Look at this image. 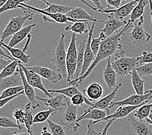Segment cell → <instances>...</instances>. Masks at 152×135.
<instances>
[{
    "instance_id": "cell-22",
    "label": "cell",
    "mask_w": 152,
    "mask_h": 135,
    "mask_svg": "<svg viewBox=\"0 0 152 135\" xmlns=\"http://www.w3.org/2000/svg\"><path fill=\"white\" fill-rule=\"evenodd\" d=\"M21 85H23V81L18 69L14 74L5 78H0V90L1 92H3V90L10 88V87Z\"/></svg>"
},
{
    "instance_id": "cell-33",
    "label": "cell",
    "mask_w": 152,
    "mask_h": 135,
    "mask_svg": "<svg viewBox=\"0 0 152 135\" xmlns=\"http://www.w3.org/2000/svg\"><path fill=\"white\" fill-rule=\"evenodd\" d=\"M73 8L74 7L71 6L58 5V4H55V3H50L49 5H48V8L44 9V10L45 11L50 13H53V14L61 13V14H66Z\"/></svg>"
},
{
    "instance_id": "cell-60",
    "label": "cell",
    "mask_w": 152,
    "mask_h": 135,
    "mask_svg": "<svg viewBox=\"0 0 152 135\" xmlns=\"http://www.w3.org/2000/svg\"><path fill=\"white\" fill-rule=\"evenodd\" d=\"M32 135H34V134H32Z\"/></svg>"
},
{
    "instance_id": "cell-55",
    "label": "cell",
    "mask_w": 152,
    "mask_h": 135,
    "mask_svg": "<svg viewBox=\"0 0 152 135\" xmlns=\"http://www.w3.org/2000/svg\"><path fill=\"white\" fill-rule=\"evenodd\" d=\"M8 1L9 0H0V6H1V7H3Z\"/></svg>"
},
{
    "instance_id": "cell-11",
    "label": "cell",
    "mask_w": 152,
    "mask_h": 135,
    "mask_svg": "<svg viewBox=\"0 0 152 135\" xmlns=\"http://www.w3.org/2000/svg\"><path fill=\"white\" fill-rule=\"evenodd\" d=\"M19 65L22 68L25 74V76H26L28 83H29L32 86H33L34 88L40 90L49 97L53 96V94L51 93H50L49 92V90L45 88L44 85H43L42 80V77L40 75L33 71L28 70L27 67H25L23 64L21 63V62L20 63Z\"/></svg>"
},
{
    "instance_id": "cell-30",
    "label": "cell",
    "mask_w": 152,
    "mask_h": 135,
    "mask_svg": "<svg viewBox=\"0 0 152 135\" xmlns=\"http://www.w3.org/2000/svg\"><path fill=\"white\" fill-rule=\"evenodd\" d=\"M87 44L86 40H83L79 44L78 47V60H77V68L76 71V74L75 76V79L78 78L80 76L83 64L84 61V53Z\"/></svg>"
},
{
    "instance_id": "cell-51",
    "label": "cell",
    "mask_w": 152,
    "mask_h": 135,
    "mask_svg": "<svg viewBox=\"0 0 152 135\" xmlns=\"http://www.w3.org/2000/svg\"><path fill=\"white\" fill-rule=\"evenodd\" d=\"M78 1H79L80 2H81L82 3H83V4H84L87 7H88L89 8H90L91 9L95 10V11L99 12V10H98V9L96 8V7H94V6L91 5V4H89V3L88 2H87V1H86V0H78Z\"/></svg>"
},
{
    "instance_id": "cell-34",
    "label": "cell",
    "mask_w": 152,
    "mask_h": 135,
    "mask_svg": "<svg viewBox=\"0 0 152 135\" xmlns=\"http://www.w3.org/2000/svg\"><path fill=\"white\" fill-rule=\"evenodd\" d=\"M57 113L58 112L52 108H49L48 110L39 112L34 116L33 123L34 124H35L44 122L45 121H47V120L49 119L50 116L56 115Z\"/></svg>"
},
{
    "instance_id": "cell-25",
    "label": "cell",
    "mask_w": 152,
    "mask_h": 135,
    "mask_svg": "<svg viewBox=\"0 0 152 135\" xmlns=\"http://www.w3.org/2000/svg\"><path fill=\"white\" fill-rule=\"evenodd\" d=\"M35 26L36 24H32L31 25H28L26 27H23L21 30L18 31L12 36V38L10 39L8 45L10 47H15L21 42H22L25 38L27 37L28 35L30 34V32L32 30V29Z\"/></svg>"
},
{
    "instance_id": "cell-4",
    "label": "cell",
    "mask_w": 152,
    "mask_h": 135,
    "mask_svg": "<svg viewBox=\"0 0 152 135\" xmlns=\"http://www.w3.org/2000/svg\"><path fill=\"white\" fill-rule=\"evenodd\" d=\"M77 33L73 32L69 45L67 49V81L70 83L75 79V76L77 68V60H78V49L77 47Z\"/></svg>"
},
{
    "instance_id": "cell-46",
    "label": "cell",
    "mask_w": 152,
    "mask_h": 135,
    "mask_svg": "<svg viewBox=\"0 0 152 135\" xmlns=\"http://www.w3.org/2000/svg\"><path fill=\"white\" fill-rule=\"evenodd\" d=\"M22 95H25V91L24 90L21 91V92L17 94L16 95H14V96H10V97H7V98H4V99H1V100H0V107H1V108L3 107V106L8 103L9 101L13 100L14 99H15V98L19 97L20 96H22Z\"/></svg>"
},
{
    "instance_id": "cell-50",
    "label": "cell",
    "mask_w": 152,
    "mask_h": 135,
    "mask_svg": "<svg viewBox=\"0 0 152 135\" xmlns=\"http://www.w3.org/2000/svg\"><path fill=\"white\" fill-rule=\"evenodd\" d=\"M90 1L94 3V5H95V6L98 9V10H99V13H100V10H102L104 9L102 4H101L100 0H90Z\"/></svg>"
},
{
    "instance_id": "cell-48",
    "label": "cell",
    "mask_w": 152,
    "mask_h": 135,
    "mask_svg": "<svg viewBox=\"0 0 152 135\" xmlns=\"http://www.w3.org/2000/svg\"><path fill=\"white\" fill-rule=\"evenodd\" d=\"M12 61V60L10 59L7 60L4 59V57H0V70H1V71L3 70L7 66H8Z\"/></svg>"
},
{
    "instance_id": "cell-15",
    "label": "cell",
    "mask_w": 152,
    "mask_h": 135,
    "mask_svg": "<svg viewBox=\"0 0 152 135\" xmlns=\"http://www.w3.org/2000/svg\"><path fill=\"white\" fill-rule=\"evenodd\" d=\"M139 0H134L132 1L128 2L124 5L121 6L117 9H104L102 10H100V13L106 14H112L114 16L118 18V19L124 20V18L128 16L131 14L133 10L135 8Z\"/></svg>"
},
{
    "instance_id": "cell-24",
    "label": "cell",
    "mask_w": 152,
    "mask_h": 135,
    "mask_svg": "<svg viewBox=\"0 0 152 135\" xmlns=\"http://www.w3.org/2000/svg\"><path fill=\"white\" fill-rule=\"evenodd\" d=\"M83 93L91 101L99 100L102 96L104 89L100 84L93 82L86 89L83 90Z\"/></svg>"
},
{
    "instance_id": "cell-27",
    "label": "cell",
    "mask_w": 152,
    "mask_h": 135,
    "mask_svg": "<svg viewBox=\"0 0 152 135\" xmlns=\"http://www.w3.org/2000/svg\"><path fill=\"white\" fill-rule=\"evenodd\" d=\"M148 4H150L149 0H139L137 5L129 15V19L128 21V24L133 25L137 20H139L140 18L143 16L144 9Z\"/></svg>"
},
{
    "instance_id": "cell-41",
    "label": "cell",
    "mask_w": 152,
    "mask_h": 135,
    "mask_svg": "<svg viewBox=\"0 0 152 135\" xmlns=\"http://www.w3.org/2000/svg\"><path fill=\"white\" fill-rule=\"evenodd\" d=\"M106 38L107 37L103 32H100L99 37L98 38H95L94 37V35L93 36L91 42V49L93 50V52L94 53H95V55H96L98 52H99V48L102 41Z\"/></svg>"
},
{
    "instance_id": "cell-10",
    "label": "cell",
    "mask_w": 152,
    "mask_h": 135,
    "mask_svg": "<svg viewBox=\"0 0 152 135\" xmlns=\"http://www.w3.org/2000/svg\"><path fill=\"white\" fill-rule=\"evenodd\" d=\"M102 23L104 24V27L100 30V31L103 32L107 38L114 35L122 26H125L127 24L128 21L124 20L118 19V18L114 16L112 14H108L107 20L105 21L102 20Z\"/></svg>"
},
{
    "instance_id": "cell-5",
    "label": "cell",
    "mask_w": 152,
    "mask_h": 135,
    "mask_svg": "<svg viewBox=\"0 0 152 135\" xmlns=\"http://www.w3.org/2000/svg\"><path fill=\"white\" fill-rule=\"evenodd\" d=\"M144 18L142 16L137 23H134L133 30L128 34V40L137 47H141L150 41L151 35L144 28Z\"/></svg>"
},
{
    "instance_id": "cell-12",
    "label": "cell",
    "mask_w": 152,
    "mask_h": 135,
    "mask_svg": "<svg viewBox=\"0 0 152 135\" xmlns=\"http://www.w3.org/2000/svg\"><path fill=\"white\" fill-rule=\"evenodd\" d=\"M28 70L33 71L39 74L42 78L48 80L49 81L54 84L57 83L64 77L58 71H55L48 67H44L42 66L36 65L32 66L27 67Z\"/></svg>"
},
{
    "instance_id": "cell-57",
    "label": "cell",
    "mask_w": 152,
    "mask_h": 135,
    "mask_svg": "<svg viewBox=\"0 0 152 135\" xmlns=\"http://www.w3.org/2000/svg\"><path fill=\"white\" fill-rule=\"evenodd\" d=\"M149 92H152V89H150V90H147V91H145V94L149 93Z\"/></svg>"
},
{
    "instance_id": "cell-43",
    "label": "cell",
    "mask_w": 152,
    "mask_h": 135,
    "mask_svg": "<svg viewBox=\"0 0 152 135\" xmlns=\"http://www.w3.org/2000/svg\"><path fill=\"white\" fill-rule=\"evenodd\" d=\"M139 66L152 63V52H143L142 55L137 57ZM138 66V67H139Z\"/></svg>"
},
{
    "instance_id": "cell-20",
    "label": "cell",
    "mask_w": 152,
    "mask_h": 135,
    "mask_svg": "<svg viewBox=\"0 0 152 135\" xmlns=\"http://www.w3.org/2000/svg\"><path fill=\"white\" fill-rule=\"evenodd\" d=\"M106 66L103 71V78L107 88L113 90L117 86V74L111 64V57L106 59Z\"/></svg>"
},
{
    "instance_id": "cell-31",
    "label": "cell",
    "mask_w": 152,
    "mask_h": 135,
    "mask_svg": "<svg viewBox=\"0 0 152 135\" xmlns=\"http://www.w3.org/2000/svg\"><path fill=\"white\" fill-rule=\"evenodd\" d=\"M31 104L29 102L25 106V125L27 129V131L31 134H33L32 131V125H34L33 120L34 117L32 116V112L31 111Z\"/></svg>"
},
{
    "instance_id": "cell-19",
    "label": "cell",
    "mask_w": 152,
    "mask_h": 135,
    "mask_svg": "<svg viewBox=\"0 0 152 135\" xmlns=\"http://www.w3.org/2000/svg\"><path fill=\"white\" fill-rule=\"evenodd\" d=\"M121 86H122V84L119 83L118 85H117V86H116L113 90H112V92L110 94L107 95L106 96L101 98V99H100L99 101L93 103V105L92 107H91L92 108H98L103 109V110H105L107 112L108 114H110L111 112H110V106L112 102L113 101L116 96H117V94L118 93V91L121 89Z\"/></svg>"
},
{
    "instance_id": "cell-17",
    "label": "cell",
    "mask_w": 152,
    "mask_h": 135,
    "mask_svg": "<svg viewBox=\"0 0 152 135\" xmlns=\"http://www.w3.org/2000/svg\"><path fill=\"white\" fill-rule=\"evenodd\" d=\"M37 100L41 101L44 105L49 108L55 109L58 112L62 110L63 107H64L65 106L67 105V97L61 94H58L56 96H52L50 97H48L47 98L37 96Z\"/></svg>"
},
{
    "instance_id": "cell-59",
    "label": "cell",
    "mask_w": 152,
    "mask_h": 135,
    "mask_svg": "<svg viewBox=\"0 0 152 135\" xmlns=\"http://www.w3.org/2000/svg\"><path fill=\"white\" fill-rule=\"evenodd\" d=\"M151 22H152V12H151Z\"/></svg>"
},
{
    "instance_id": "cell-44",
    "label": "cell",
    "mask_w": 152,
    "mask_h": 135,
    "mask_svg": "<svg viewBox=\"0 0 152 135\" xmlns=\"http://www.w3.org/2000/svg\"><path fill=\"white\" fill-rule=\"evenodd\" d=\"M13 118L16 120V122L22 125L25 123V111L21 108H16L13 112Z\"/></svg>"
},
{
    "instance_id": "cell-58",
    "label": "cell",
    "mask_w": 152,
    "mask_h": 135,
    "mask_svg": "<svg viewBox=\"0 0 152 135\" xmlns=\"http://www.w3.org/2000/svg\"><path fill=\"white\" fill-rule=\"evenodd\" d=\"M125 1H128V2H129V1H134V0H125Z\"/></svg>"
},
{
    "instance_id": "cell-42",
    "label": "cell",
    "mask_w": 152,
    "mask_h": 135,
    "mask_svg": "<svg viewBox=\"0 0 152 135\" xmlns=\"http://www.w3.org/2000/svg\"><path fill=\"white\" fill-rule=\"evenodd\" d=\"M136 70L141 77L144 76H150L152 75V63L140 66L136 68Z\"/></svg>"
},
{
    "instance_id": "cell-52",
    "label": "cell",
    "mask_w": 152,
    "mask_h": 135,
    "mask_svg": "<svg viewBox=\"0 0 152 135\" xmlns=\"http://www.w3.org/2000/svg\"><path fill=\"white\" fill-rule=\"evenodd\" d=\"M41 134L42 135H53L51 133L49 132L48 129V127H47V125H45V126L43 127Z\"/></svg>"
},
{
    "instance_id": "cell-49",
    "label": "cell",
    "mask_w": 152,
    "mask_h": 135,
    "mask_svg": "<svg viewBox=\"0 0 152 135\" xmlns=\"http://www.w3.org/2000/svg\"><path fill=\"white\" fill-rule=\"evenodd\" d=\"M115 121V120H114V119H112V120H109V121H107V124L106 125H105L101 135H107V132H108V131H109L110 127H111V125H112V124H113V123Z\"/></svg>"
},
{
    "instance_id": "cell-18",
    "label": "cell",
    "mask_w": 152,
    "mask_h": 135,
    "mask_svg": "<svg viewBox=\"0 0 152 135\" xmlns=\"http://www.w3.org/2000/svg\"><path fill=\"white\" fill-rule=\"evenodd\" d=\"M18 72H20L21 79H22L25 96H27V99L29 100V102L32 106V108L33 109L38 108V107H40V104H39V102L37 101V96L36 95L34 87L32 86L30 84L28 83L26 76H25V74L23 70V69L20 65L18 68Z\"/></svg>"
},
{
    "instance_id": "cell-36",
    "label": "cell",
    "mask_w": 152,
    "mask_h": 135,
    "mask_svg": "<svg viewBox=\"0 0 152 135\" xmlns=\"http://www.w3.org/2000/svg\"><path fill=\"white\" fill-rule=\"evenodd\" d=\"M152 107L151 103H146L141 106L137 111L133 112V115L135 117L139 120H144L148 118V116L150 114L151 108Z\"/></svg>"
},
{
    "instance_id": "cell-16",
    "label": "cell",
    "mask_w": 152,
    "mask_h": 135,
    "mask_svg": "<svg viewBox=\"0 0 152 135\" xmlns=\"http://www.w3.org/2000/svg\"><path fill=\"white\" fill-rule=\"evenodd\" d=\"M148 103V102H144V103L140 104L138 105H123V106H120L119 108H118L116 111L113 113V114H110L109 115H107L106 118H104L102 120H100L97 122H94V124L100 122H103V121H109L110 120L114 119V120H117V119H121V118H124L126 117H128V116L131 114L133 112L136 111L137 109H138L139 107H140L141 106H142L143 105L146 104Z\"/></svg>"
},
{
    "instance_id": "cell-3",
    "label": "cell",
    "mask_w": 152,
    "mask_h": 135,
    "mask_svg": "<svg viewBox=\"0 0 152 135\" xmlns=\"http://www.w3.org/2000/svg\"><path fill=\"white\" fill-rule=\"evenodd\" d=\"M18 9H22L25 13L27 12H31L34 13L42 14L43 15V20H44L45 21H49V22H51V23L67 24V22H69V21L74 23V22H76V21H82V20H75V19H73V18L68 17L66 14H64L50 13L45 11L44 9L37 8V7L27 5L25 3H21L20 5H19Z\"/></svg>"
},
{
    "instance_id": "cell-7",
    "label": "cell",
    "mask_w": 152,
    "mask_h": 135,
    "mask_svg": "<svg viewBox=\"0 0 152 135\" xmlns=\"http://www.w3.org/2000/svg\"><path fill=\"white\" fill-rule=\"evenodd\" d=\"M34 14V13L27 12L25 13V15L24 16L19 15L11 18L9 24L7 25L5 30L2 32L1 41L3 42V41L6 38L9 37V36H12L16 32L21 30L23 28L24 24L27 20H32Z\"/></svg>"
},
{
    "instance_id": "cell-6",
    "label": "cell",
    "mask_w": 152,
    "mask_h": 135,
    "mask_svg": "<svg viewBox=\"0 0 152 135\" xmlns=\"http://www.w3.org/2000/svg\"><path fill=\"white\" fill-rule=\"evenodd\" d=\"M112 66L114 68L117 76L124 77L131 74L134 69L139 66L137 57H122L118 59H111Z\"/></svg>"
},
{
    "instance_id": "cell-23",
    "label": "cell",
    "mask_w": 152,
    "mask_h": 135,
    "mask_svg": "<svg viewBox=\"0 0 152 135\" xmlns=\"http://www.w3.org/2000/svg\"><path fill=\"white\" fill-rule=\"evenodd\" d=\"M66 15L71 18H73L75 20H82L84 21H91L93 22H96V21H100L102 22V20H98L96 18L91 16L85 9L82 7H74V8L70 10L69 12L66 14Z\"/></svg>"
},
{
    "instance_id": "cell-53",
    "label": "cell",
    "mask_w": 152,
    "mask_h": 135,
    "mask_svg": "<svg viewBox=\"0 0 152 135\" xmlns=\"http://www.w3.org/2000/svg\"><path fill=\"white\" fill-rule=\"evenodd\" d=\"M9 135H32L29 133L27 132H24V133H17V132H14L11 134H10Z\"/></svg>"
},
{
    "instance_id": "cell-32",
    "label": "cell",
    "mask_w": 152,
    "mask_h": 135,
    "mask_svg": "<svg viewBox=\"0 0 152 135\" xmlns=\"http://www.w3.org/2000/svg\"><path fill=\"white\" fill-rule=\"evenodd\" d=\"M49 92L53 94H61L64 95L65 96L67 97L71 98L75 95L79 94V93H82L78 89V86L77 85H71L70 86L67 87V88L64 89H49Z\"/></svg>"
},
{
    "instance_id": "cell-29",
    "label": "cell",
    "mask_w": 152,
    "mask_h": 135,
    "mask_svg": "<svg viewBox=\"0 0 152 135\" xmlns=\"http://www.w3.org/2000/svg\"><path fill=\"white\" fill-rule=\"evenodd\" d=\"M131 77L132 85L136 94L140 95H143L145 94V91H144V83H145V81L140 76L136 68L132 71Z\"/></svg>"
},
{
    "instance_id": "cell-37",
    "label": "cell",
    "mask_w": 152,
    "mask_h": 135,
    "mask_svg": "<svg viewBox=\"0 0 152 135\" xmlns=\"http://www.w3.org/2000/svg\"><path fill=\"white\" fill-rule=\"evenodd\" d=\"M0 126L2 128H18L20 130L23 129L22 125H20L16 122L6 116H2L0 118Z\"/></svg>"
},
{
    "instance_id": "cell-39",
    "label": "cell",
    "mask_w": 152,
    "mask_h": 135,
    "mask_svg": "<svg viewBox=\"0 0 152 135\" xmlns=\"http://www.w3.org/2000/svg\"><path fill=\"white\" fill-rule=\"evenodd\" d=\"M49 129L53 135H67L66 131L64 130V126L60 123H57L53 122L52 120L48 119L47 120Z\"/></svg>"
},
{
    "instance_id": "cell-35",
    "label": "cell",
    "mask_w": 152,
    "mask_h": 135,
    "mask_svg": "<svg viewBox=\"0 0 152 135\" xmlns=\"http://www.w3.org/2000/svg\"><path fill=\"white\" fill-rule=\"evenodd\" d=\"M20 60L15 59L12 60L8 66L1 71L0 74V78H5L15 74L17 71V69L19 66Z\"/></svg>"
},
{
    "instance_id": "cell-8",
    "label": "cell",
    "mask_w": 152,
    "mask_h": 135,
    "mask_svg": "<svg viewBox=\"0 0 152 135\" xmlns=\"http://www.w3.org/2000/svg\"><path fill=\"white\" fill-rule=\"evenodd\" d=\"M67 107L66 111L60 120V123L62 125L65 129L67 130H72L74 132H77L80 127L79 122H78L77 110L78 106L71 104L69 101L67 100Z\"/></svg>"
},
{
    "instance_id": "cell-38",
    "label": "cell",
    "mask_w": 152,
    "mask_h": 135,
    "mask_svg": "<svg viewBox=\"0 0 152 135\" xmlns=\"http://www.w3.org/2000/svg\"><path fill=\"white\" fill-rule=\"evenodd\" d=\"M28 1H30V0H9L4 5L1 7L0 13H5L7 11V10L18 9L19 5H20L21 3Z\"/></svg>"
},
{
    "instance_id": "cell-1",
    "label": "cell",
    "mask_w": 152,
    "mask_h": 135,
    "mask_svg": "<svg viewBox=\"0 0 152 135\" xmlns=\"http://www.w3.org/2000/svg\"><path fill=\"white\" fill-rule=\"evenodd\" d=\"M130 27H133V25H129L127 23V24L125 25L124 27L121 31H118L117 33H115L114 35H111V36H109V37L104 40L102 44H101L99 52H98L96 55L95 60L93 62L91 66L89 68L88 71L86 72V74L77 79H73V81H71L70 83H68L69 85H77L78 86V85H81L88 77L89 75L91 74L93 70L96 67V66L100 61L104 59H107L109 57H113L115 53L121 47H122L120 43L121 37L123 35H124L125 32Z\"/></svg>"
},
{
    "instance_id": "cell-2",
    "label": "cell",
    "mask_w": 152,
    "mask_h": 135,
    "mask_svg": "<svg viewBox=\"0 0 152 135\" xmlns=\"http://www.w3.org/2000/svg\"><path fill=\"white\" fill-rule=\"evenodd\" d=\"M66 34L61 32L60 41L52 54L51 62L55 64L57 70L62 75L64 78H67V50L65 42Z\"/></svg>"
},
{
    "instance_id": "cell-54",
    "label": "cell",
    "mask_w": 152,
    "mask_h": 135,
    "mask_svg": "<svg viewBox=\"0 0 152 135\" xmlns=\"http://www.w3.org/2000/svg\"><path fill=\"white\" fill-rule=\"evenodd\" d=\"M146 120H147V122H148L149 123H150L151 124H152V107L151 108L150 114H149V116H148V118H147Z\"/></svg>"
},
{
    "instance_id": "cell-47",
    "label": "cell",
    "mask_w": 152,
    "mask_h": 135,
    "mask_svg": "<svg viewBox=\"0 0 152 135\" xmlns=\"http://www.w3.org/2000/svg\"><path fill=\"white\" fill-rule=\"evenodd\" d=\"M122 0H106L107 3V8L117 9L121 7Z\"/></svg>"
},
{
    "instance_id": "cell-45",
    "label": "cell",
    "mask_w": 152,
    "mask_h": 135,
    "mask_svg": "<svg viewBox=\"0 0 152 135\" xmlns=\"http://www.w3.org/2000/svg\"><path fill=\"white\" fill-rule=\"evenodd\" d=\"M87 128H88V130L84 135H101L102 134L101 132H98L95 130V124L92 120H89V122L87 125Z\"/></svg>"
},
{
    "instance_id": "cell-14",
    "label": "cell",
    "mask_w": 152,
    "mask_h": 135,
    "mask_svg": "<svg viewBox=\"0 0 152 135\" xmlns=\"http://www.w3.org/2000/svg\"><path fill=\"white\" fill-rule=\"evenodd\" d=\"M95 25H96L95 21V22H93L91 27L89 29V36H88V39L87 40V44H86L85 53H84V64H83L82 72L80 77H81L86 74V72L88 71L89 68L91 66L93 62L95 59L96 55H95V53H93V50L91 49V42L92 37L93 36V31H94V29H95Z\"/></svg>"
},
{
    "instance_id": "cell-28",
    "label": "cell",
    "mask_w": 152,
    "mask_h": 135,
    "mask_svg": "<svg viewBox=\"0 0 152 135\" xmlns=\"http://www.w3.org/2000/svg\"><path fill=\"white\" fill-rule=\"evenodd\" d=\"M89 27L88 21H78L74 22L73 24H69L65 28V31H72L77 34H84V33H89Z\"/></svg>"
},
{
    "instance_id": "cell-21",
    "label": "cell",
    "mask_w": 152,
    "mask_h": 135,
    "mask_svg": "<svg viewBox=\"0 0 152 135\" xmlns=\"http://www.w3.org/2000/svg\"><path fill=\"white\" fill-rule=\"evenodd\" d=\"M108 114V113L106 111L103 110L101 108H92L89 107L87 108L83 114L80 116L78 118V122H80L83 120H92L94 122H97L100 120H102L104 118H106Z\"/></svg>"
},
{
    "instance_id": "cell-26",
    "label": "cell",
    "mask_w": 152,
    "mask_h": 135,
    "mask_svg": "<svg viewBox=\"0 0 152 135\" xmlns=\"http://www.w3.org/2000/svg\"><path fill=\"white\" fill-rule=\"evenodd\" d=\"M1 45L9 51L14 59L20 60L23 64H28L30 63V55L25 53L23 49L15 48L14 47H10L2 41H1Z\"/></svg>"
},
{
    "instance_id": "cell-13",
    "label": "cell",
    "mask_w": 152,
    "mask_h": 135,
    "mask_svg": "<svg viewBox=\"0 0 152 135\" xmlns=\"http://www.w3.org/2000/svg\"><path fill=\"white\" fill-rule=\"evenodd\" d=\"M152 100V92L140 95L137 94H133L124 100L120 101H113L110 106V108H113L115 106H123V105H138L142 104L144 102H148Z\"/></svg>"
},
{
    "instance_id": "cell-56",
    "label": "cell",
    "mask_w": 152,
    "mask_h": 135,
    "mask_svg": "<svg viewBox=\"0 0 152 135\" xmlns=\"http://www.w3.org/2000/svg\"><path fill=\"white\" fill-rule=\"evenodd\" d=\"M149 3H150V10L151 12H152V0H149Z\"/></svg>"
},
{
    "instance_id": "cell-9",
    "label": "cell",
    "mask_w": 152,
    "mask_h": 135,
    "mask_svg": "<svg viewBox=\"0 0 152 135\" xmlns=\"http://www.w3.org/2000/svg\"><path fill=\"white\" fill-rule=\"evenodd\" d=\"M127 120L135 135H152V124L146 119L139 120L131 114Z\"/></svg>"
},
{
    "instance_id": "cell-40",
    "label": "cell",
    "mask_w": 152,
    "mask_h": 135,
    "mask_svg": "<svg viewBox=\"0 0 152 135\" xmlns=\"http://www.w3.org/2000/svg\"><path fill=\"white\" fill-rule=\"evenodd\" d=\"M23 90H24L23 85L10 87V88L7 89L1 92L0 99H4V98L14 96V95H16Z\"/></svg>"
}]
</instances>
